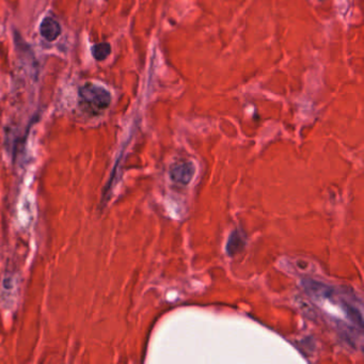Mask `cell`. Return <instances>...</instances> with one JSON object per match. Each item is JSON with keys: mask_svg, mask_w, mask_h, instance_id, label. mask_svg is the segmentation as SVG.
<instances>
[{"mask_svg": "<svg viewBox=\"0 0 364 364\" xmlns=\"http://www.w3.org/2000/svg\"><path fill=\"white\" fill-rule=\"evenodd\" d=\"M245 247L244 235L241 234L240 231H234L226 243V252L229 255H235L238 252H241Z\"/></svg>", "mask_w": 364, "mask_h": 364, "instance_id": "5", "label": "cell"}, {"mask_svg": "<svg viewBox=\"0 0 364 364\" xmlns=\"http://www.w3.org/2000/svg\"><path fill=\"white\" fill-rule=\"evenodd\" d=\"M91 51H92L93 58L96 61H104L108 58V56L111 53V46L109 43L103 42V43H98L95 44L91 48Z\"/></svg>", "mask_w": 364, "mask_h": 364, "instance_id": "6", "label": "cell"}, {"mask_svg": "<svg viewBox=\"0 0 364 364\" xmlns=\"http://www.w3.org/2000/svg\"><path fill=\"white\" fill-rule=\"evenodd\" d=\"M110 103L111 94L104 87L88 83L78 90V106L88 116H99L109 107Z\"/></svg>", "mask_w": 364, "mask_h": 364, "instance_id": "2", "label": "cell"}, {"mask_svg": "<svg viewBox=\"0 0 364 364\" xmlns=\"http://www.w3.org/2000/svg\"><path fill=\"white\" fill-rule=\"evenodd\" d=\"M61 32L62 29L58 20H56L53 17H45L42 20L40 25V33L46 41L48 42L56 41L60 37Z\"/></svg>", "mask_w": 364, "mask_h": 364, "instance_id": "4", "label": "cell"}, {"mask_svg": "<svg viewBox=\"0 0 364 364\" xmlns=\"http://www.w3.org/2000/svg\"><path fill=\"white\" fill-rule=\"evenodd\" d=\"M196 168L190 161L175 162L169 170V175L172 181L180 186L188 185L195 175Z\"/></svg>", "mask_w": 364, "mask_h": 364, "instance_id": "3", "label": "cell"}, {"mask_svg": "<svg viewBox=\"0 0 364 364\" xmlns=\"http://www.w3.org/2000/svg\"><path fill=\"white\" fill-rule=\"evenodd\" d=\"M305 292L311 297L323 304L329 314H332L340 322L349 323L359 330L363 329V314L361 302L357 303V297L348 294L347 290H342L327 285V284L305 279L302 281Z\"/></svg>", "mask_w": 364, "mask_h": 364, "instance_id": "1", "label": "cell"}]
</instances>
